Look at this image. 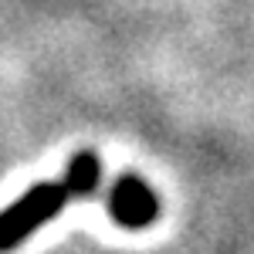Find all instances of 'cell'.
<instances>
[{
	"label": "cell",
	"instance_id": "cell-3",
	"mask_svg": "<svg viewBox=\"0 0 254 254\" xmlns=\"http://www.w3.org/2000/svg\"><path fill=\"white\" fill-rule=\"evenodd\" d=\"M98 176H102V163H98L95 149H81L71 156L68 170H64V190L68 196H92L98 187Z\"/></svg>",
	"mask_w": 254,
	"mask_h": 254
},
{
	"label": "cell",
	"instance_id": "cell-1",
	"mask_svg": "<svg viewBox=\"0 0 254 254\" xmlns=\"http://www.w3.org/2000/svg\"><path fill=\"white\" fill-rule=\"evenodd\" d=\"M68 200L71 196L64 190V183L61 180H51V183L31 187L20 200H14L10 207H3L0 210V251L17 248L31 231H38L48 220H55L64 210Z\"/></svg>",
	"mask_w": 254,
	"mask_h": 254
},
{
	"label": "cell",
	"instance_id": "cell-2",
	"mask_svg": "<svg viewBox=\"0 0 254 254\" xmlns=\"http://www.w3.org/2000/svg\"><path fill=\"white\" fill-rule=\"evenodd\" d=\"M109 214L116 224L129 227V231H142L159 217V200L149 183H142L139 176L126 173L119 176L109 190Z\"/></svg>",
	"mask_w": 254,
	"mask_h": 254
}]
</instances>
